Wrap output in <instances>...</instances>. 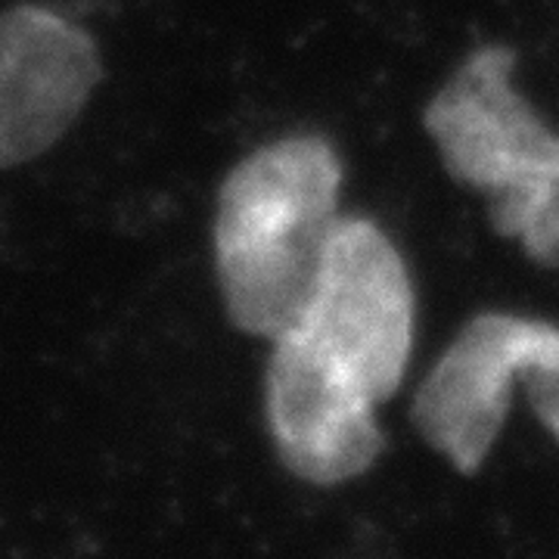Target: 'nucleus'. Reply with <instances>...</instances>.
I'll return each mask as SVG.
<instances>
[{
    "mask_svg": "<svg viewBox=\"0 0 559 559\" xmlns=\"http://www.w3.org/2000/svg\"><path fill=\"white\" fill-rule=\"evenodd\" d=\"M342 162L318 134L259 146L224 178L215 271L230 323L259 340L296 326L340 218Z\"/></svg>",
    "mask_w": 559,
    "mask_h": 559,
    "instance_id": "f257e3e1",
    "label": "nucleus"
},
{
    "mask_svg": "<svg viewBox=\"0 0 559 559\" xmlns=\"http://www.w3.org/2000/svg\"><path fill=\"white\" fill-rule=\"evenodd\" d=\"M516 53L473 50L426 106L448 175L485 193L488 218L540 267H559V134L513 87Z\"/></svg>",
    "mask_w": 559,
    "mask_h": 559,
    "instance_id": "f03ea898",
    "label": "nucleus"
},
{
    "mask_svg": "<svg viewBox=\"0 0 559 559\" xmlns=\"http://www.w3.org/2000/svg\"><path fill=\"white\" fill-rule=\"evenodd\" d=\"M296 330L377 404L399 392L414 345V286L373 221L336 218Z\"/></svg>",
    "mask_w": 559,
    "mask_h": 559,
    "instance_id": "7ed1b4c3",
    "label": "nucleus"
},
{
    "mask_svg": "<svg viewBox=\"0 0 559 559\" xmlns=\"http://www.w3.org/2000/svg\"><path fill=\"white\" fill-rule=\"evenodd\" d=\"M264 407L280 460L311 485L358 479L380 457L377 401L296 326L274 340Z\"/></svg>",
    "mask_w": 559,
    "mask_h": 559,
    "instance_id": "20e7f679",
    "label": "nucleus"
},
{
    "mask_svg": "<svg viewBox=\"0 0 559 559\" xmlns=\"http://www.w3.org/2000/svg\"><path fill=\"white\" fill-rule=\"evenodd\" d=\"M100 79L97 40L81 25L38 3L0 13V171L47 153Z\"/></svg>",
    "mask_w": 559,
    "mask_h": 559,
    "instance_id": "39448f33",
    "label": "nucleus"
},
{
    "mask_svg": "<svg viewBox=\"0 0 559 559\" xmlns=\"http://www.w3.org/2000/svg\"><path fill=\"white\" fill-rule=\"evenodd\" d=\"M520 314L473 318L414 399L419 436L460 473H476L498 441L510 411Z\"/></svg>",
    "mask_w": 559,
    "mask_h": 559,
    "instance_id": "423d86ee",
    "label": "nucleus"
},
{
    "mask_svg": "<svg viewBox=\"0 0 559 559\" xmlns=\"http://www.w3.org/2000/svg\"><path fill=\"white\" fill-rule=\"evenodd\" d=\"M513 377L525 382L535 414L559 441V326L520 318Z\"/></svg>",
    "mask_w": 559,
    "mask_h": 559,
    "instance_id": "0eeeda50",
    "label": "nucleus"
}]
</instances>
